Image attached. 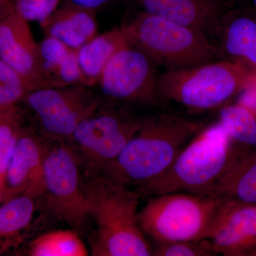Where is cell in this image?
Returning <instances> with one entry per match:
<instances>
[{"label": "cell", "mask_w": 256, "mask_h": 256, "mask_svg": "<svg viewBox=\"0 0 256 256\" xmlns=\"http://www.w3.org/2000/svg\"><path fill=\"white\" fill-rule=\"evenodd\" d=\"M202 124L163 111L146 116L139 130L100 174L136 188L165 172Z\"/></svg>", "instance_id": "6da1fadb"}, {"label": "cell", "mask_w": 256, "mask_h": 256, "mask_svg": "<svg viewBox=\"0 0 256 256\" xmlns=\"http://www.w3.org/2000/svg\"><path fill=\"white\" fill-rule=\"evenodd\" d=\"M84 188L89 214L95 220L92 256H150L153 248L138 222L141 195L100 174H90Z\"/></svg>", "instance_id": "7a4b0ae2"}, {"label": "cell", "mask_w": 256, "mask_h": 256, "mask_svg": "<svg viewBox=\"0 0 256 256\" xmlns=\"http://www.w3.org/2000/svg\"><path fill=\"white\" fill-rule=\"evenodd\" d=\"M218 122L202 128L159 178L136 188L141 196L173 192L210 194L230 163L244 154Z\"/></svg>", "instance_id": "3957f363"}, {"label": "cell", "mask_w": 256, "mask_h": 256, "mask_svg": "<svg viewBox=\"0 0 256 256\" xmlns=\"http://www.w3.org/2000/svg\"><path fill=\"white\" fill-rule=\"evenodd\" d=\"M120 28L131 46L166 70L218 60L216 48L204 34L146 12H138Z\"/></svg>", "instance_id": "277c9868"}, {"label": "cell", "mask_w": 256, "mask_h": 256, "mask_svg": "<svg viewBox=\"0 0 256 256\" xmlns=\"http://www.w3.org/2000/svg\"><path fill=\"white\" fill-rule=\"evenodd\" d=\"M223 200L215 194L186 192L149 197L138 222L154 242L203 240L210 236Z\"/></svg>", "instance_id": "5b68a950"}, {"label": "cell", "mask_w": 256, "mask_h": 256, "mask_svg": "<svg viewBox=\"0 0 256 256\" xmlns=\"http://www.w3.org/2000/svg\"><path fill=\"white\" fill-rule=\"evenodd\" d=\"M256 78L240 66L216 60L192 68L165 70L159 76L160 94L192 110L220 107Z\"/></svg>", "instance_id": "8992f818"}, {"label": "cell", "mask_w": 256, "mask_h": 256, "mask_svg": "<svg viewBox=\"0 0 256 256\" xmlns=\"http://www.w3.org/2000/svg\"><path fill=\"white\" fill-rule=\"evenodd\" d=\"M144 119L122 108L100 105L80 122L66 144L89 173L100 174L120 154Z\"/></svg>", "instance_id": "52a82bcc"}, {"label": "cell", "mask_w": 256, "mask_h": 256, "mask_svg": "<svg viewBox=\"0 0 256 256\" xmlns=\"http://www.w3.org/2000/svg\"><path fill=\"white\" fill-rule=\"evenodd\" d=\"M46 146L42 171V194L55 217L82 232L90 217L84 180L76 156L66 144Z\"/></svg>", "instance_id": "ba28073f"}, {"label": "cell", "mask_w": 256, "mask_h": 256, "mask_svg": "<svg viewBox=\"0 0 256 256\" xmlns=\"http://www.w3.org/2000/svg\"><path fill=\"white\" fill-rule=\"evenodd\" d=\"M23 100L36 116L43 134L65 144L102 104L100 96L82 84L42 88L28 92Z\"/></svg>", "instance_id": "9c48e42d"}, {"label": "cell", "mask_w": 256, "mask_h": 256, "mask_svg": "<svg viewBox=\"0 0 256 256\" xmlns=\"http://www.w3.org/2000/svg\"><path fill=\"white\" fill-rule=\"evenodd\" d=\"M158 65L130 44L112 56L98 84L107 98L116 102L146 106L165 101L160 92Z\"/></svg>", "instance_id": "30bf717a"}, {"label": "cell", "mask_w": 256, "mask_h": 256, "mask_svg": "<svg viewBox=\"0 0 256 256\" xmlns=\"http://www.w3.org/2000/svg\"><path fill=\"white\" fill-rule=\"evenodd\" d=\"M0 60L20 74L32 90L52 87L42 68L40 44L12 3L0 8Z\"/></svg>", "instance_id": "8fae6325"}, {"label": "cell", "mask_w": 256, "mask_h": 256, "mask_svg": "<svg viewBox=\"0 0 256 256\" xmlns=\"http://www.w3.org/2000/svg\"><path fill=\"white\" fill-rule=\"evenodd\" d=\"M208 239L217 255L256 256V204L224 198Z\"/></svg>", "instance_id": "7c38bea8"}, {"label": "cell", "mask_w": 256, "mask_h": 256, "mask_svg": "<svg viewBox=\"0 0 256 256\" xmlns=\"http://www.w3.org/2000/svg\"><path fill=\"white\" fill-rule=\"evenodd\" d=\"M218 60L240 66L256 76V10L229 9L210 37Z\"/></svg>", "instance_id": "4fadbf2b"}, {"label": "cell", "mask_w": 256, "mask_h": 256, "mask_svg": "<svg viewBox=\"0 0 256 256\" xmlns=\"http://www.w3.org/2000/svg\"><path fill=\"white\" fill-rule=\"evenodd\" d=\"M151 14L202 32L210 38L232 0H134Z\"/></svg>", "instance_id": "5bb4252c"}, {"label": "cell", "mask_w": 256, "mask_h": 256, "mask_svg": "<svg viewBox=\"0 0 256 256\" xmlns=\"http://www.w3.org/2000/svg\"><path fill=\"white\" fill-rule=\"evenodd\" d=\"M46 146L31 132H21L5 175L11 188H26L32 197L42 196V171Z\"/></svg>", "instance_id": "9a60e30c"}, {"label": "cell", "mask_w": 256, "mask_h": 256, "mask_svg": "<svg viewBox=\"0 0 256 256\" xmlns=\"http://www.w3.org/2000/svg\"><path fill=\"white\" fill-rule=\"evenodd\" d=\"M40 26L46 36L54 37L77 50L96 36V11L63 2Z\"/></svg>", "instance_id": "2e32d148"}, {"label": "cell", "mask_w": 256, "mask_h": 256, "mask_svg": "<svg viewBox=\"0 0 256 256\" xmlns=\"http://www.w3.org/2000/svg\"><path fill=\"white\" fill-rule=\"evenodd\" d=\"M121 28H114L92 40L76 50L84 85L98 84L106 65L114 54L129 46Z\"/></svg>", "instance_id": "e0dca14e"}, {"label": "cell", "mask_w": 256, "mask_h": 256, "mask_svg": "<svg viewBox=\"0 0 256 256\" xmlns=\"http://www.w3.org/2000/svg\"><path fill=\"white\" fill-rule=\"evenodd\" d=\"M212 193L226 200L256 204V149L234 160L215 184Z\"/></svg>", "instance_id": "ac0fdd59"}, {"label": "cell", "mask_w": 256, "mask_h": 256, "mask_svg": "<svg viewBox=\"0 0 256 256\" xmlns=\"http://www.w3.org/2000/svg\"><path fill=\"white\" fill-rule=\"evenodd\" d=\"M218 124L234 144L256 149V110L237 102L222 108Z\"/></svg>", "instance_id": "d6986e66"}, {"label": "cell", "mask_w": 256, "mask_h": 256, "mask_svg": "<svg viewBox=\"0 0 256 256\" xmlns=\"http://www.w3.org/2000/svg\"><path fill=\"white\" fill-rule=\"evenodd\" d=\"M86 246L75 230H56L38 236L30 246L32 256H86Z\"/></svg>", "instance_id": "ffe728a7"}, {"label": "cell", "mask_w": 256, "mask_h": 256, "mask_svg": "<svg viewBox=\"0 0 256 256\" xmlns=\"http://www.w3.org/2000/svg\"><path fill=\"white\" fill-rule=\"evenodd\" d=\"M34 197L28 194L0 207V235H12L30 224L34 212Z\"/></svg>", "instance_id": "44dd1931"}, {"label": "cell", "mask_w": 256, "mask_h": 256, "mask_svg": "<svg viewBox=\"0 0 256 256\" xmlns=\"http://www.w3.org/2000/svg\"><path fill=\"white\" fill-rule=\"evenodd\" d=\"M31 92L32 88L22 76L0 60V107L12 108Z\"/></svg>", "instance_id": "7402d4cb"}, {"label": "cell", "mask_w": 256, "mask_h": 256, "mask_svg": "<svg viewBox=\"0 0 256 256\" xmlns=\"http://www.w3.org/2000/svg\"><path fill=\"white\" fill-rule=\"evenodd\" d=\"M153 256H212L217 255L210 239L198 240L156 242Z\"/></svg>", "instance_id": "603a6c76"}, {"label": "cell", "mask_w": 256, "mask_h": 256, "mask_svg": "<svg viewBox=\"0 0 256 256\" xmlns=\"http://www.w3.org/2000/svg\"><path fill=\"white\" fill-rule=\"evenodd\" d=\"M70 50H73L53 36H46L40 44L42 68L52 87H58L54 80L56 70Z\"/></svg>", "instance_id": "cb8c5ba5"}, {"label": "cell", "mask_w": 256, "mask_h": 256, "mask_svg": "<svg viewBox=\"0 0 256 256\" xmlns=\"http://www.w3.org/2000/svg\"><path fill=\"white\" fill-rule=\"evenodd\" d=\"M20 133L14 112L0 121V175L6 173Z\"/></svg>", "instance_id": "d4e9b609"}, {"label": "cell", "mask_w": 256, "mask_h": 256, "mask_svg": "<svg viewBox=\"0 0 256 256\" xmlns=\"http://www.w3.org/2000/svg\"><path fill=\"white\" fill-rule=\"evenodd\" d=\"M63 0H14V9L28 22H44L57 10Z\"/></svg>", "instance_id": "484cf974"}, {"label": "cell", "mask_w": 256, "mask_h": 256, "mask_svg": "<svg viewBox=\"0 0 256 256\" xmlns=\"http://www.w3.org/2000/svg\"><path fill=\"white\" fill-rule=\"evenodd\" d=\"M242 92L238 102L256 110V78Z\"/></svg>", "instance_id": "4316f807"}, {"label": "cell", "mask_w": 256, "mask_h": 256, "mask_svg": "<svg viewBox=\"0 0 256 256\" xmlns=\"http://www.w3.org/2000/svg\"><path fill=\"white\" fill-rule=\"evenodd\" d=\"M114 1L116 0H63L64 2L86 8V9L95 10V11Z\"/></svg>", "instance_id": "83f0119b"}, {"label": "cell", "mask_w": 256, "mask_h": 256, "mask_svg": "<svg viewBox=\"0 0 256 256\" xmlns=\"http://www.w3.org/2000/svg\"><path fill=\"white\" fill-rule=\"evenodd\" d=\"M12 112H14V108L8 109L0 107V121L4 119L6 116H9Z\"/></svg>", "instance_id": "f1b7e54d"}, {"label": "cell", "mask_w": 256, "mask_h": 256, "mask_svg": "<svg viewBox=\"0 0 256 256\" xmlns=\"http://www.w3.org/2000/svg\"><path fill=\"white\" fill-rule=\"evenodd\" d=\"M12 3H10V4H5V3L3 2L2 0H0V8H2V6H6V5H9L10 4H12Z\"/></svg>", "instance_id": "f546056e"}, {"label": "cell", "mask_w": 256, "mask_h": 256, "mask_svg": "<svg viewBox=\"0 0 256 256\" xmlns=\"http://www.w3.org/2000/svg\"><path fill=\"white\" fill-rule=\"evenodd\" d=\"M3 2L5 3V4H10V3H12L11 0H2Z\"/></svg>", "instance_id": "4dcf8cb0"}, {"label": "cell", "mask_w": 256, "mask_h": 256, "mask_svg": "<svg viewBox=\"0 0 256 256\" xmlns=\"http://www.w3.org/2000/svg\"><path fill=\"white\" fill-rule=\"evenodd\" d=\"M252 2H254V8L256 10V0H252Z\"/></svg>", "instance_id": "1f68e13d"}, {"label": "cell", "mask_w": 256, "mask_h": 256, "mask_svg": "<svg viewBox=\"0 0 256 256\" xmlns=\"http://www.w3.org/2000/svg\"><path fill=\"white\" fill-rule=\"evenodd\" d=\"M1 200H2V197H1V196H0V202H1Z\"/></svg>", "instance_id": "d6a6232c"}]
</instances>
